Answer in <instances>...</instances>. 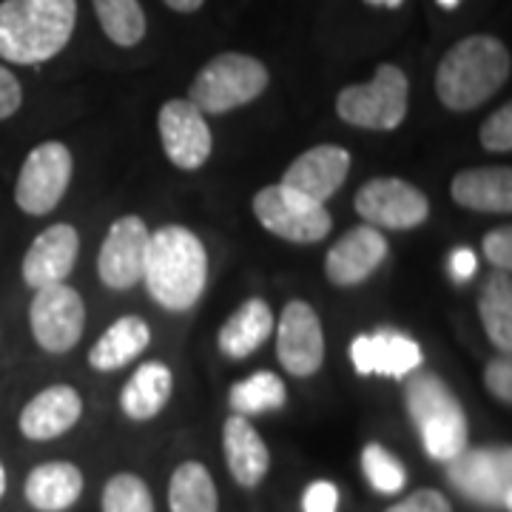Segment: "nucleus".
I'll return each instance as SVG.
<instances>
[{
  "mask_svg": "<svg viewBox=\"0 0 512 512\" xmlns=\"http://www.w3.org/2000/svg\"><path fill=\"white\" fill-rule=\"evenodd\" d=\"M356 214L379 231H410L430 217V200L399 177H373L356 191Z\"/></svg>",
  "mask_w": 512,
  "mask_h": 512,
  "instance_id": "obj_9",
  "label": "nucleus"
},
{
  "mask_svg": "<svg viewBox=\"0 0 512 512\" xmlns=\"http://www.w3.org/2000/svg\"><path fill=\"white\" fill-rule=\"evenodd\" d=\"M20 106H23L20 80L0 63V120H9L12 114H18Z\"/></svg>",
  "mask_w": 512,
  "mask_h": 512,
  "instance_id": "obj_37",
  "label": "nucleus"
},
{
  "mask_svg": "<svg viewBox=\"0 0 512 512\" xmlns=\"http://www.w3.org/2000/svg\"><path fill=\"white\" fill-rule=\"evenodd\" d=\"M83 416V399L72 384H52L20 410L18 427L29 441H52L69 433Z\"/></svg>",
  "mask_w": 512,
  "mask_h": 512,
  "instance_id": "obj_19",
  "label": "nucleus"
},
{
  "mask_svg": "<svg viewBox=\"0 0 512 512\" xmlns=\"http://www.w3.org/2000/svg\"><path fill=\"white\" fill-rule=\"evenodd\" d=\"M151 299L165 311H188L208 285V254L202 239L185 225H163L148 239L143 268Z\"/></svg>",
  "mask_w": 512,
  "mask_h": 512,
  "instance_id": "obj_1",
  "label": "nucleus"
},
{
  "mask_svg": "<svg viewBox=\"0 0 512 512\" xmlns=\"http://www.w3.org/2000/svg\"><path fill=\"white\" fill-rule=\"evenodd\" d=\"M6 495V467H3V461H0V498Z\"/></svg>",
  "mask_w": 512,
  "mask_h": 512,
  "instance_id": "obj_41",
  "label": "nucleus"
},
{
  "mask_svg": "<svg viewBox=\"0 0 512 512\" xmlns=\"http://www.w3.org/2000/svg\"><path fill=\"white\" fill-rule=\"evenodd\" d=\"M478 316L487 330V339L501 353L512 350V279L510 271H498L484 279L478 293Z\"/></svg>",
  "mask_w": 512,
  "mask_h": 512,
  "instance_id": "obj_26",
  "label": "nucleus"
},
{
  "mask_svg": "<svg viewBox=\"0 0 512 512\" xmlns=\"http://www.w3.org/2000/svg\"><path fill=\"white\" fill-rule=\"evenodd\" d=\"M510 49L493 35H470L441 57L436 69V94L450 111L484 106L510 80Z\"/></svg>",
  "mask_w": 512,
  "mask_h": 512,
  "instance_id": "obj_2",
  "label": "nucleus"
},
{
  "mask_svg": "<svg viewBox=\"0 0 512 512\" xmlns=\"http://www.w3.org/2000/svg\"><path fill=\"white\" fill-rule=\"evenodd\" d=\"M390 254V245L379 228L373 225H356L330 245L325 256V276L336 288H353L382 268Z\"/></svg>",
  "mask_w": 512,
  "mask_h": 512,
  "instance_id": "obj_15",
  "label": "nucleus"
},
{
  "mask_svg": "<svg viewBox=\"0 0 512 512\" xmlns=\"http://www.w3.org/2000/svg\"><path fill=\"white\" fill-rule=\"evenodd\" d=\"M222 453L228 473L239 487L254 490L271 470V450L265 439L256 433V427L245 416H231L222 424Z\"/></svg>",
  "mask_w": 512,
  "mask_h": 512,
  "instance_id": "obj_20",
  "label": "nucleus"
},
{
  "mask_svg": "<svg viewBox=\"0 0 512 512\" xmlns=\"http://www.w3.org/2000/svg\"><path fill=\"white\" fill-rule=\"evenodd\" d=\"M370 6H382V9H399L404 0H365Z\"/></svg>",
  "mask_w": 512,
  "mask_h": 512,
  "instance_id": "obj_40",
  "label": "nucleus"
},
{
  "mask_svg": "<svg viewBox=\"0 0 512 512\" xmlns=\"http://www.w3.org/2000/svg\"><path fill=\"white\" fill-rule=\"evenodd\" d=\"M77 0H3L0 57L37 66L60 55L74 35Z\"/></svg>",
  "mask_w": 512,
  "mask_h": 512,
  "instance_id": "obj_3",
  "label": "nucleus"
},
{
  "mask_svg": "<svg viewBox=\"0 0 512 512\" xmlns=\"http://www.w3.org/2000/svg\"><path fill=\"white\" fill-rule=\"evenodd\" d=\"M83 473L72 461H46L37 464L26 478L23 495L37 512H66L83 495Z\"/></svg>",
  "mask_w": 512,
  "mask_h": 512,
  "instance_id": "obj_22",
  "label": "nucleus"
},
{
  "mask_svg": "<svg viewBox=\"0 0 512 512\" xmlns=\"http://www.w3.org/2000/svg\"><path fill=\"white\" fill-rule=\"evenodd\" d=\"M271 74L262 60L239 52H225L208 60L191 80L188 100L202 114H225L239 106H248L268 89Z\"/></svg>",
  "mask_w": 512,
  "mask_h": 512,
  "instance_id": "obj_5",
  "label": "nucleus"
},
{
  "mask_svg": "<svg viewBox=\"0 0 512 512\" xmlns=\"http://www.w3.org/2000/svg\"><path fill=\"white\" fill-rule=\"evenodd\" d=\"M157 131H160V143L165 148V157L183 171H197L208 163L214 137L211 126L205 123L202 114L188 97L180 100H168L160 114H157Z\"/></svg>",
  "mask_w": 512,
  "mask_h": 512,
  "instance_id": "obj_14",
  "label": "nucleus"
},
{
  "mask_svg": "<svg viewBox=\"0 0 512 512\" xmlns=\"http://www.w3.org/2000/svg\"><path fill=\"white\" fill-rule=\"evenodd\" d=\"M151 345V328L143 316H120L114 325L106 328V333L94 342L89 350V365L100 373H111L120 367L131 365L143 350Z\"/></svg>",
  "mask_w": 512,
  "mask_h": 512,
  "instance_id": "obj_23",
  "label": "nucleus"
},
{
  "mask_svg": "<svg viewBox=\"0 0 512 512\" xmlns=\"http://www.w3.org/2000/svg\"><path fill=\"white\" fill-rule=\"evenodd\" d=\"M384 512H453V504L439 490H416Z\"/></svg>",
  "mask_w": 512,
  "mask_h": 512,
  "instance_id": "obj_35",
  "label": "nucleus"
},
{
  "mask_svg": "<svg viewBox=\"0 0 512 512\" xmlns=\"http://www.w3.org/2000/svg\"><path fill=\"white\" fill-rule=\"evenodd\" d=\"M458 3H461V0H439L441 9H456Z\"/></svg>",
  "mask_w": 512,
  "mask_h": 512,
  "instance_id": "obj_42",
  "label": "nucleus"
},
{
  "mask_svg": "<svg viewBox=\"0 0 512 512\" xmlns=\"http://www.w3.org/2000/svg\"><path fill=\"white\" fill-rule=\"evenodd\" d=\"M362 470H365L367 484L382 495L402 493L407 484L404 464L382 444H367L362 450Z\"/></svg>",
  "mask_w": 512,
  "mask_h": 512,
  "instance_id": "obj_30",
  "label": "nucleus"
},
{
  "mask_svg": "<svg viewBox=\"0 0 512 512\" xmlns=\"http://www.w3.org/2000/svg\"><path fill=\"white\" fill-rule=\"evenodd\" d=\"M32 336L46 353H69L86 330V302L72 285L37 288L29 305Z\"/></svg>",
  "mask_w": 512,
  "mask_h": 512,
  "instance_id": "obj_11",
  "label": "nucleus"
},
{
  "mask_svg": "<svg viewBox=\"0 0 512 512\" xmlns=\"http://www.w3.org/2000/svg\"><path fill=\"white\" fill-rule=\"evenodd\" d=\"M350 362L359 376H390L404 379L424 362L419 342L399 330L362 333L350 342Z\"/></svg>",
  "mask_w": 512,
  "mask_h": 512,
  "instance_id": "obj_16",
  "label": "nucleus"
},
{
  "mask_svg": "<svg viewBox=\"0 0 512 512\" xmlns=\"http://www.w3.org/2000/svg\"><path fill=\"white\" fill-rule=\"evenodd\" d=\"M450 262H453L450 268H453V276H456V279H470V276L476 274L478 259L470 248H458V251H453Z\"/></svg>",
  "mask_w": 512,
  "mask_h": 512,
  "instance_id": "obj_38",
  "label": "nucleus"
},
{
  "mask_svg": "<svg viewBox=\"0 0 512 512\" xmlns=\"http://www.w3.org/2000/svg\"><path fill=\"white\" fill-rule=\"evenodd\" d=\"M407 100V74L393 63H382L370 83H353L336 94V114L348 126L367 131H396L407 117Z\"/></svg>",
  "mask_w": 512,
  "mask_h": 512,
  "instance_id": "obj_6",
  "label": "nucleus"
},
{
  "mask_svg": "<svg viewBox=\"0 0 512 512\" xmlns=\"http://www.w3.org/2000/svg\"><path fill=\"white\" fill-rule=\"evenodd\" d=\"M80 254V234L69 222H55L46 231H40L29 251L23 256L20 274L29 288H46L66 282L74 271V262Z\"/></svg>",
  "mask_w": 512,
  "mask_h": 512,
  "instance_id": "obj_17",
  "label": "nucleus"
},
{
  "mask_svg": "<svg viewBox=\"0 0 512 512\" xmlns=\"http://www.w3.org/2000/svg\"><path fill=\"white\" fill-rule=\"evenodd\" d=\"M285 402H288V387L271 370H256L254 376L231 384V390H228L231 410L237 416H245V419L259 416V413H271V410H282Z\"/></svg>",
  "mask_w": 512,
  "mask_h": 512,
  "instance_id": "obj_28",
  "label": "nucleus"
},
{
  "mask_svg": "<svg viewBox=\"0 0 512 512\" xmlns=\"http://www.w3.org/2000/svg\"><path fill=\"white\" fill-rule=\"evenodd\" d=\"M484 384H487V390L493 393L498 402H512V365L507 353L495 356L493 362L484 367Z\"/></svg>",
  "mask_w": 512,
  "mask_h": 512,
  "instance_id": "obj_33",
  "label": "nucleus"
},
{
  "mask_svg": "<svg viewBox=\"0 0 512 512\" xmlns=\"http://www.w3.org/2000/svg\"><path fill=\"white\" fill-rule=\"evenodd\" d=\"M481 146L493 154H510L512 151V106L504 103L495 109L484 126H481Z\"/></svg>",
  "mask_w": 512,
  "mask_h": 512,
  "instance_id": "obj_32",
  "label": "nucleus"
},
{
  "mask_svg": "<svg viewBox=\"0 0 512 512\" xmlns=\"http://www.w3.org/2000/svg\"><path fill=\"white\" fill-rule=\"evenodd\" d=\"M148 239L151 231L137 214H126L114 222L97 254V276L111 291H128L143 282Z\"/></svg>",
  "mask_w": 512,
  "mask_h": 512,
  "instance_id": "obj_13",
  "label": "nucleus"
},
{
  "mask_svg": "<svg viewBox=\"0 0 512 512\" xmlns=\"http://www.w3.org/2000/svg\"><path fill=\"white\" fill-rule=\"evenodd\" d=\"M481 251L484 256L493 262V268L498 271H510L512 268V228L510 225H501V228H493L484 242H481Z\"/></svg>",
  "mask_w": 512,
  "mask_h": 512,
  "instance_id": "obj_34",
  "label": "nucleus"
},
{
  "mask_svg": "<svg viewBox=\"0 0 512 512\" xmlns=\"http://www.w3.org/2000/svg\"><path fill=\"white\" fill-rule=\"evenodd\" d=\"M348 171V148L325 143V146H313L305 154H299L288 165V171L282 174V185H288L316 202H328L345 185Z\"/></svg>",
  "mask_w": 512,
  "mask_h": 512,
  "instance_id": "obj_18",
  "label": "nucleus"
},
{
  "mask_svg": "<svg viewBox=\"0 0 512 512\" xmlns=\"http://www.w3.org/2000/svg\"><path fill=\"white\" fill-rule=\"evenodd\" d=\"M447 478L458 493L487 507L512 510V450L510 447H478L464 450L447 461Z\"/></svg>",
  "mask_w": 512,
  "mask_h": 512,
  "instance_id": "obj_10",
  "label": "nucleus"
},
{
  "mask_svg": "<svg viewBox=\"0 0 512 512\" xmlns=\"http://www.w3.org/2000/svg\"><path fill=\"white\" fill-rule=\"evenodd\" d=\"M254 214L265 231L296 245H313L328 237L333 228V217L325 202L311 200L282 183L256 191Z\"/></svg>",
  "mask_w": 512,
  "mask_h": 512,
  "instance_id": "obj_7",
  "label": "nucleus"
},
{
  "mask_svg": "<svg viewBox=\"0 0 512 512\" xmlns=\"http://www.w3.org/2000/svg\"><path fill=\"white\" fill-rule=\"evenodd\" d=\"M171 512H220V493L200 461H183L168 481Z\"/></svg>",
  "mask_w": 512,
  "mask_h": 512,
  "instance_id": "obj_27",
  "label": "nucleus"
},
{
  "mask_svg": "<svg viewBox=\"0 0 512 512\" xmlns=\"http://www.w3.org/2000/svg\"><path fill=\"white\" fill-rule=\"evenodd\" d=\"M103 512H154V495L134 473H117L103 487Z\"/></svg>",
  "mask_w": 512,
  "mask_h": 512,
  "instance_id": "obj_31",
  "label": "nucleus"
},
{
  "mask_svg": "<svg viewBox=\"0 0 512 512\" xmlns=\"http://www.w3.org/2000/svg\"><path fill=\"white\" fill-rule=\"evenodd\" d=\"M450 197L456 205L478 214H510L512 211V168L487 165L458 171L450 183Z\"/></svg>",
  "mask_w": 512,
  "mask_h": 512,
  "instance_id": "obj_21",
  "label": "nucleus"
},
{
  "mask_svg": "<svg viewBox=\"0 0 512 512\" xmlns=\"http://www.w3.org/2000/svg\"><path fill=\"white\" fill-rule=\"evenodd\" d=\"M168 9H174V12H183V15H191V12H197L205 0H163Z\"/></svg>",
  "mask_w": 512,
  "mask_h": 512,
  "instance_id": "obj_39",
  "label": "nucleus"
},
{
  "mask_svg": "<svg viewBox=\"0 0 512 512\" xmlns=\"http://www.w3.org/2000/svg\"><path fill=\"white\" fill-rule=\"evenodd\" d=\"M74 157L69 146L49 140L29 151L18 171L15 202L29 217H46L63 202L72 183Z\"/></svg>",
  "mask_w": 512,
  "mask_h": 512,
  "instance_id": "obj_8",
  "label": "nucleus"
},
{
  "mask_svg": "<svg viewBox=\"0 0 512 512\" xmlns=\"http://www.w3.org/2000/svg\"><path fill=\"white\" fill-rule=\"evenodd\" d=\"M339 510V490L330 481H313L302 495V512H336Z\"/></svg>",
  "mask_w": 512,
  "mask_h": 512,
  "instance_id": "obj_36",
  "label": "nucleus"
},
{
  "mask_svg": "<svg viewBox=\"0 0 512 512\" xmlns=\"http://www.w3.org/2000/svg\"><path fill=\"white\" fill-rule=\"evenodd\" d=\"M92 3L111 43L131 49L146 37V12L140 0H92Z\"/></svg>",
  "mask_w": 512,
  "mask_h": 512,
  "instance_id": "obj_29",
  "label": "nucleus"
},
{
  "mask_svg": "<svg viewBox=\"0 0 512 512\" xmlns=\"http://www.w3.org/2000/svg\"><path fill=\"white\" fill-rule=\"evenodd\" d=\"M174 390V376L163 362H143L120 390V410L131 421H151L165 410Z\"/></svg>",
  "mask_w": 512,
  "mask_h": 512,
  "instance_id": "obj_25",
  "label": "nucleus"
},
{
  "mask_svg": "<svg viewBox=\"0 0 512 512\" xmlns=\"http://www.w3.org/2000/svg\"><path fill=\"white\" fill-rule=\"evenodd\" d=\"M404 407L419 427L424 453L433 461L447 464L470 447V424L464 407L441 376L413 370L404 387Z\"/></svg>",
  "mask_w": 512,
  "mask_h": 512,
  "instance_id": "obj_4",
  "label": "nucleus"
},
{
  "mask_svg": "<svg viewBox=\"0 0 512 512\" xmlns=\"http://www.w3.org/2000/svg\"><path fill=\"white\" fill-rule=\"evenodd\" d=\"M274 333V313L265 299H248L220 330V353L228 359H248Z\"/></svg>",
  "mask_w": 512,
  "mask_h": 512,
  "instance_id": "obj_24",
  "label": "nucleus"
},
{
  "mask_svg": "<svg viewBox=\"0 0 512 512\" xmlns=\"http://www.w3.org/2000/svg\"><path fill=\"white\" fill-rule=\"evenodd\" d=\"M276 359L296 379H308L325 365L322 319L305 299L285 305L276 325Z\"/></svg>",
  "mask_w": 512,
  "mask_h": 512,
  "instance_id": "obj_12",
  "label": "nucleus"
}]
</instances>
